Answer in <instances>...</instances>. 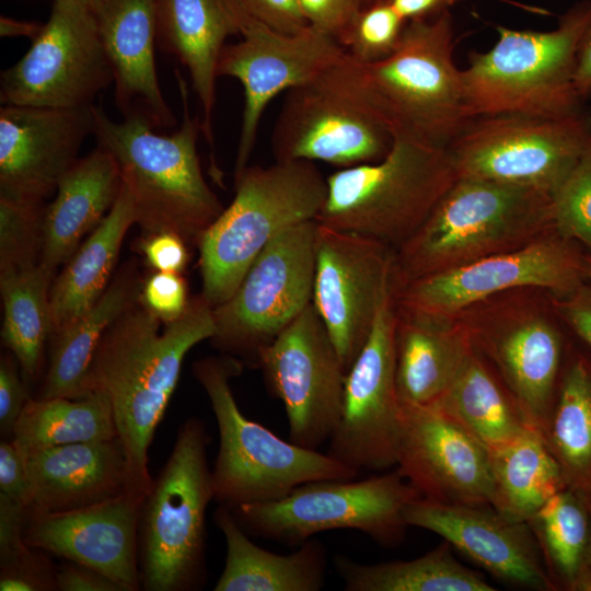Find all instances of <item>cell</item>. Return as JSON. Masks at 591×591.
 <instances>
[{"mask_svg":"<svg viewBox=\"0 0 591 591\" xmlns=\"http://www.w3.org/2000/svg\"><path fill=\"white\" fill-rule=\"evenodd\" d=\"M583 253V246L553 230L517 250L413 280L394 291L395 305L455 317L483 300L512 290L566 296L586 281Z\"/></svg>","mask_w":591,"mask_h":591,"instance_id":"2e32d148","label":"cell"},{"mask_svg":"<svg viewBox=\"0 0 591 591\" xmlns=\"http://www.w3.org/2000/svg\"><path fill=\"white\" fill-rule=\"evenodd\" d=\"M240 36L239 42L224 46L217 67L218 77L236 79L244 91L234 177L248 166L267 105L346 54L334 37L311 25L287 34L263 24L245 10Z\"/></svg>","mask_w":591,"mask_h":591,"instance_id":"ffe728a7","label":"cell"},{"mask_svg":"<svg viewBox=\"0 0 591 591\" xmlns=\"http://www.w3.org/2000/svg\"><path fill=\"white\" fill-rule=\"evenodd\" d=\"M317 227L314 219L281 232L213 308L210 341L221 354L257 367L259 352L312 303Z\"/></svg>","mask_w":591,"mask_h":591,"instance_id":"5bb4252c","label":"cell"},{"mask_svg":"<svg viewBox=\"0 0 591 591\" xmlns=\"http://www.w3.org/2000/svg\"><path fill=\"white\" fill-rule=\"evenodd\" d=\"M141 503L127 494L65 512L30 509L25 543L95 569L127 586L140 587L139 518Z\"/></svg>","mask_w":591,"mask_h":591,"instance_id":"cb8c5ba5","label":"cell"},{"mask_svg":"<svg viewBox=\"0 0 591 591\" xmlns=\"http://www.w3.org/2000/svg\"><path fill=\"white\" fill-rule=\"evenodd\" d=\"M257 367L285 406L289 440L312 450L329 440L347 372L313 303L259 352Z\"/></svg>","mask_w":591,"mask_h":591,"instance_id":"e0dca14e","label":"cell"},{"mask_svg":"<svg viewBox=\"0 0 591 591\" xmlns=\"http://www.w3.org/2000/svg\"><path fill=\"white\" fill-rule=\"evenodd\" d=\"M16 358L8 350L0 359V431L11 439L23 408L32 398Z\"/></svg>","mask_w":591,"mask_h":591,"instance_id":"f6af8a7d","label":"cell"},{"mask_svg":"<svg viewBox=\"0 0 591 591\" xmlns=\"http://www.w3.org/2000/svg\"><path fill=\"white\" fill-rule=\"evenodd\" d=\"M396 325L391 290L345 378L341 414L327 454L359 472L396 465L401 417L395 382Z\"/></svg>","mask_w":591,"mask_h":591,"instance_id":"ac0fdd59","label":"cell"},{"mask_svg":"<svg viewBox=\"0 0 591 591\" xmlns=\"http://www.w3.org/2000/svg\"><path fill=\"white\" fill-rule=\"evenodd\" d=\"M123 181L118 164L96 147L79 158L60 178L54 200L44 213V246L39 264L56 273L106 217Z\"/></svg>","mask_w":591,"mask_h":591,"instance_id":"f1b7e54d","label":"cell"},{"mask_svg":"<svg viewBox=\"0 0 591 591\" xmlns=\"http://www.w3.org/2000/svg\"><path fill=\"white\" fill-rule=\"evenodd\" d=\"M591 115L500 114L472 118L448 147L457 177L536 188L553 197L589 137Z\"/></svg>","mask_w":591,"mask_h":591,"instance_id":"4fadbf2b","label":"cell"},{"mask_svg":"<svg viewBox=\"0 0 591 591\" xmlns=\"http://www.w3.org/2000/svg\"><path fill=\"white\" fill-rule=\"evenodd\" d=\"M243 12L237 0H157V45L187 70L211 147L218 61L227 38L240 35Z\"/></svg>","mask_w":591,"mask_h":591,"instance_id":"4316f807","label":"cell"},{"mask_svg":"<svg viewBox=\"0 0 591 591\" xmlns=\"http://www.w3.org/2000/svg\"><path fill=\"white\" fill-rule=\"evenodd\" d=\"M578 591H591V542L587 564L578 586Z\"/></svg>","mask_w":591,"mask_h":591,"instance_id":"6f0895ef","label":"cell"},{"mask_svg":"<svg viewBox=\"0 0 591 591\" xmlns=\"http://www.w3.org/2000/svg\"><path fill=\"white\" fill-rule=\"evenodd\" d=\"M396 12L406 21L436 18L451 8L457 0H387Z\"/></svg>","mask_w":591,"mask_h":591,"instance_id":"db71d44e","label":"cell"},{"mask_svg":"<svg viewBox=\"0 0 591 591\" xmlns=\"http://www.w3.org/2000/svg\"><path fill=\"white\" fill-rule=\"evenodd\" d=\"M309 25L331 35L339 44L363 8L361 0H298Z\"/></svg>","mask_w":591,"mask_h":591,"instance_id":"bcb514c9","label":"cell"},{"mask_svg":"<svg viewBox=\"0 0 591 591\" xmlns=\"http://www.w3.org/2000/svg\"><path fill=\"white\" fill-rule=\"evenodd\" d=\"M54 276L40 264L0 275L1 343L16 358L27 384L38 378L53 333L49 292Z\"/></svg>","mask_w":591,"mask_h":591,"instance_id":"d590c367","label":"cell"},{"mask_svg":"<svg viewBox=\"0 0 591 591\" xmlns=\"http://www.w3.org/2000/svg\"><path fill=\"white\" fill-rule=\"evenodd\" d=\"M382 1H387V0H361L363 8L371 5L373 3L382 2Z\"/></svg>","mask_w":591,"mask_h":591,"instance_id":"91938a15","label":"cell"},{"mask_svg":"<svg viewBox=\"0 0 591 591\" xmlns=\"http://www.w3.org/2000/svg\"><path fill=\"white\" fill-rule=\"evenodd\" d=\"M451 12L406 23L385 59L357 63L361 93L393 140L448 149L471 120Z\"/></svg>","mask_w":591,"mask_h":591,"instance_id":"277c9868","label":"cell"},{"mask_svg":"<svg viewBox=\"0 0 591 591\" xmlns=\"http://www.w3.org/2000/svg\"><path fill=\"white\" fill-rule=\"evenodd\" d=\"M419 497L395 470L362 480H314L277 500L232 510L248 532L287 545H300L320 532L352 529L383 546H394L407 528L405 508Z\"/></svg>","mask_w":591,"mask_h":591,"instance_id":"8fae6325","label":"cell"},{"mask_svg":"<svg viewBox=\"0 0 591 591\" xmlns=\"http://www.w3.org/2000/svg\"><path fill=\"white\" fill-rule=\"evenodd\" d=\"M30 509L0 494V564L25 551L24 531Z\"/></svg>","mask_w":591,"mask_h":591,"instance_id":"816d5d0a","label":"cell"},{"mask_svg":"<svg viewBox=\"0 0 591 591\" xmlns=\"http://www.w3.org/2000/svg\"><path fill=\"white\" fill-rule=\"evenodd\" d=\"M227 544L225 564L215 591H317L325 578L323 545L308 540L299 549L278 555L255 545L233 510L220 505L215 513Z\"/></svg>","mask_w":591,"mask_h":591,"instance_id":"4dcf8cb0","label":"cell"},{"mask_svg":"<svg viewBox=\"0 0 591 591\" xmlns=\"http://www.w3.org/2000/svg\"><path fill=\"white\" fill-rule=\"evenodd\" d=\"M488 451L493 478L490 506L512 521L528 522L548 499L568 487L535 427Z\"/></svg>","mask_w":591,"mask_h":591,"instance_id":"e575fe53","label":"cell"},{"mask_svg":"<svg viewBox=\"0 0 591 591\" xmlns=\"http://www.w3.org/2000/svg\"><path fill=\"white\" fill-rule=\"evenodd\" d=\"M590 25L591 0H581L551 31L499 26L495 45L485 53H473L462 70L468 117H555L581 109L573 73L580 42Z\"/></svg>","mask_w":591,"mask_h":591,"instance_id":"52a82bcc","label":"cell"},{"mask_svg":"<svg viewBox=\"0 0 591 591\" xmlns=\"http://www.w3.org/2000/svg\"><path fill=\"white\" fill-rule=\"evenodd\" d=\"M139 300L162 323L167 324L183 315L190 298L182 273L155 271L142 281Z\"/></svg>","mask_w":591,"mask_h":591,"instance_id":"ee69618b","label":"cell"},{"mask_svg":"<svg viewBox=\"0 0 591 591\" xmlns=\"http://www.w3.org/2000/svg\"><path fill=\"white\" fill-rule=\"evenodd\" d=\"M393 138L366 102L347 53L286 92L271 134L276 161L324 162L339 169L375 162Z\"/></svg>","mask_w":591,"mask_h":591,"instance_id":"30bf717a","label":"cell"},{"mask_svg":"<svg viewBox=\"0 0 591 591\" xmlns=\"http://www.w3.org/2000/svg\"><path fill=\"white\" fill-rule=\"evenodd\" d=\"M395 382L401 405L432 407L448 392L474 349L457 317L396 306Z\"/></svg>","mask_w":591,"mask_h":591,"instance_id":"83f0119b","label":"cell"},{"mask_svg":"<svg viewBox=\"0 0 591 591\" xmlns=\"http://www.w3.org/2000/svg\"><path fill=\"white\" fill-rule=\"evenodd\" d=\"M334 565L347 591H495L482 575L459 563L444 541L412 559L364 565L336 556Z\"/></svg>","mask_w":591,"mask_h":591,"instance_id":"8d00e7d4","label":"cell"},{"mask_svg":"<svg viewBox=\"0 0 591 591\" xmlns=\"http://www.w3.org/2000/svg\"><path fill=\"white\" fill-rule=\"evenodd\" d=\"M114 84L89 2L54 0L28 50L1 72L2 105L78 108Z\"/></svg>","mask_w":591,"mask_h":591,"instance_id":"9a60e30c","label":"cell"},{"mask_svg":"<svg viewBox=\"0 0 591 591\" xmlns=\"http://www.w3.org/2000/svg\"><path fill=\"white\" fill-rule=\"evenodd\" d=\"M530 290L494 296L455 317L541 431L553 406L569 343L551 299L548 305H542Z\"/></svg>","mask_w":591,"mask_h":591,"instance_id":"7c38bea8","label":"cell"},{"mask_svg":"<svg viewBox=\"0 0 591 591\" xmlns=\"http://www.w3.org/2000/svg\"><path fill=\"white\" fill-rule=\"evenodd\" d=\"M407 526L431 531L497 579L529 590L554 591L528 522L512 521L490 505H456L424 497L404 510Z\"/></svg>","mask_w":591,"mask_h":591,"instance_id":"603a6c76","label":"cell"},{"mask_svg":"<svg viewBox=\"0 0 591 591\" xmlns=\"http://www.w3.org/2000/svg\"><path fill=\"white\" fill-rule=\"evenodd\" d=\"M109 61L115 102L124 117L141 115L154 128L175 125L160 88L157 65V0H91Z\"/></svg>","mask_w":591,"mask_h":591,"instance_id":"d4e9b609","label":"cell"},{"mask_svg":"<svg viewBox=\"0 0 591 591\" xmlns=\"http://www.w3.org/2000/svg\"><path fill=\"white\" fill-rule=\"evenodd\" d=\"M43 24L30 21H20L12 18H0V35L2 37H28L33 39L40 31Z\"/></svg>","mask_w":591,"mask_h":591,"instance_id":"9f6ffc18","label":"cell"},{"mask_svg":"<svg viewBox=\"0 0 591 591\" xmlns=\"http://www.w3.org/2000/svg\"><path fill=\"white\" fill-rule=\"evenodd\" d=\"M118 437L108 397L92 391L81 398H31L11 439L23 452Z\"/></svg>","mask_w":591,"mask_h":591,"instance_id":"74e56055","label":"cell"},{"mask_svg":"<svg viewBox=\"0 0 591 591\" xmlns=\"http://www.w3.org/2000/svg\"><path fill=\"white\" fill-rule=\"evenodd\" d=\"M555 230L546 192L456 177L394 257V291L408 282L522 247Z\"/></svg>","mask_w":591,"mask_h":591,"instance_id":"3957f363","label":"cell"},{"mask_svg":"<svg viewBox=\"0 0 591 591\" xmlns=\"http://www.w3.org/2000/svg\"><path fill=\"white\" fill-rule=\"evenodd\" d=\"M553 199L555 231L591 248V136Z\"/></svg>","mask_w":591,"mask_h":591,"instance_id":"b9f144b4","label":"cell"},{"mask_svg":"<svg viewBox=\"0 0 591 591\" xmlns=\"http://www.w3.org/2000/svg\"><path fill=\"white\" fill-rule=\"evenodd\" d=\"M56 587L59 591H130L106 575L69 560L57 567Z\"/></svg>","mask_w":591,"mask_h":591,"instance_id":"f5cc1de1","label":"cell"},{"mask_svg":"<svg viewBox=\"0 0 591 591\" xmlns=\"http://www.w3.org/2000/svg\"><path fill=\"white\" fill-rule=\"evenodd\" d=\"M244 363L230 355L194 362L193 373L206 392L219 430L212 474L213 500L231 509L277 500L296 487L321 479H352L359 471L329 454L285 441L244 416L230 380Z\"/></svg>","mask_w":591,"mask_h":591,"instance_id":"5b68a950","label":"cell"},{"mask_svg":"<svg viewBox=\"0 0 591 591\" xmlns=\"http://www.w3.org/2000/svg\"><path fill=\"white\" fill-rule=\"evenodd\" d=\"M175 77L184 108L178 130L158 134L141 115L115 121L94 105L93 136L118 164L141 239L170 232L197 245L224 208L202 174L197 151L201 121L190 116L187 85L178 71Z\"/></svg>","mask_w":591,"mask_h":591,"instance_id":"7a4b0ae2","label":"cell"},{"mask_svg":"<svg viewBox=\"0 0 591 591\" xmlns=\"http://www.w3.org/2000/svg\"><path fill=\"white\" fill-rule=\"evenodd\" d=\"M45 207L0 197V275L39 264Z\"/></svg>","mask_w":591,"mask_h":591,"instance_id":"ab89813d","label":"cell"},{"mask_svg":"<svg viewBox=\"0 0 591 591\" xmlns=\"http://www.w3.org/2000/svg\"><path fill=\"white\" fill-rule=\"evenodd\" d=\"M142 279L136 262L125 263L85 313L50 336L49 363L36 398L88 395V371L107 328L137 300Z\"/></svg>","mask_w":591,"mask_h":591,"instance_id":"f546056e","label":"cell"},{"mask_svg":"<svg viewBox=\"0 0 591 591\" xmlns=\"http://www.w3.org/2000/svg\"><path fill=\"white\" fill-rule=\"evenodd\" d=\"M456 177L448 149L393 140L382 159L326 177V198L316 221L395 250L422 224Z\"/></svg>","mask_w":591,"mask_h":591,"instance_id":"9c48e42d","label":"cell"},{"mask_svg":"<svg viewBox=\"0 0 591 591\" xmlns=\"http://www.w3.org/2000/svg\"><path fill=\"white\" fill-rule=\"evenodd\" d=\"M93 106L0 108V197L44 204L93 135Z\"/></svg>","mask_w":591,"mask_h":591,"instance_id":"7402d4cb","label":"cell"},{"mask_svg":"<svg viewBox=\"0 0 591 591\" xmlns=\"http://www.w3.org/2000/svg\"><path fill=\"white\" fill-rule=\"evenodd\" d=\"M0 494L24 507L33 508L25 453L12 439L0 442Z\"/></svg>","mask_w":591,"mask_h":591,"instance_id":"c3c4849f","label":"cell"},{"mask_svg":"<svg viewBox=\"0 0 591 591\" xmlns=\"http://www.w3.org/2000/svg\"><path fill=\"white\" fill-rule=\"evenodd\" d=\"M549 299L565 327L591 350V281H583L566 296Z\"/></svg>","mask_w":591,"mask_h":591,"instance_id":"7dc6e473","label":"cell"},{"mask_svg":"<svg viewBox=\"0 0 591 591\" xmlns=\"http://www.w3.org/2000/svg\"><path fill=\"white\" fill-rule=\"evenodd\" d=\"M24 453L34 510L71 511L127 494L128 465L118 437Z\"/></svg>","mask_w":591,"mask_h":591,"instance_id":"484cf974","label":"cell"},{"mask_svg":"<svg viewBox=\"0 0 591 591\" xmlns=\"http://www.w3.org/2000/svg\"><path fill=\"white\" fill-rule=\"evenodd\" d=\"M583 348L569 343L541 433L567 486L591 501V350Z\"/></svg>","mask_w":591,"mask_h":591,"instance_id":"d6a6232c","label":"cell"},{"mask_svg":"<svg viewBox=\"0 0 591 591\" xmlns=\"http://www.w3.org/2000/svg\"><path fill=\"white\" fill-rule=\"evenodd\" d=\"M583 275L586 280L591 281V248L583 253Z\"/></svg>","mask_w":591,"mask_h":591,"instance_id":"680465c9","label":"cell"},{"mask_svg":"<svg viewBox=\"0 0 591 591\" xmlns=\"http://www.w3.org/2000/svg\"><path fill=\"white\" fill-rule=\"evenodd\" d=\"M396 465L424 498L443 503L490 505L488 449L434 407L401 405Z\"/></svg>","mask_w":591,"mask_h":591,"instance_id":"44dd1931","label":"cell"},{"mask_svg":"<svg viewBox=\"0 0 591 591\" xmlns=\"http://www.w3.org/2000/svg\"><path fill=\"white\" fill-rule=\"evenodd\" d=\"M394 257L395 250L376 239L318 223L312 303L346 372L394 289Z\"/></svg>","mask_w":591,"mask_h":591,"instance_id":"d6986e66","label":"cell"},{"mask_svg":"<svg viewBox=\"0 0 591 591\" xmlns=\"http://www.w3.org/2000/svg\"><path fill=\"white\" fill-rule=\"evenodd\" d=\"M204 422L189 418L140 508L139 573L147 591H187L205 577L206 510L213 500Z\"/></svg>","mask_w":591,"mask_h":591,"instance_id":"ba28073f","label":"cell"},{"mask_svg":"<svg viewBox=\"0 0 591 591\" xmlns=\"http://www.w3.org/2000/svg\"><path fill=\"white\" fill-rule=\"evenodd\" d=\"M188 244L177 234L157 233L141 239L147 264L155 271L182 273L189 263Z\"/></svg>","mask_w":591,"mask_h":591,"instance_id":"f907efd6","label":"cell"},{"mask_svg":"<svg viewBox=\"0 0 591 591\" xmlns=\"http://www.w3.org/2000/svg\"><path fill=\"white\" fill-rule=\"evenodd\" d=\"M234 184L233 200L196 245L200 294L212 308L234 293L255 258L275 237L316 219L327 192L326 178L309 161L248 165L234 177Z\"/></svg>","mask_w":591,"mask_h":591,"instance_id":"8992f818","label":"cell"},{"mask_svg":"<svg viewBox=\"0 0 591 591\" xmlns=\"http://www.w3.org/2000/svg\"><path fill=\"white\" fill-rule=\"evenodd\" d=\"M590 503L566 487L528 521L555 590L578 591L591 542Z\"/></svg>","mask_w":591,"mask_h":591,"instance_id":"f35d334b","label":"cell"},{"mask_svg":"<svg viewBox=\"0 0 591 591\" xmlns=\"http://www.w3.org/2000/svg\"><path fill=\"white\" fill-rule=\"evenodd\" d=\"M47 552L28 546L8 561L0 564L1 591L57 590L55 566Z\"/></svg>","mask_w":591,"mask_h":591,"instance_id":"7bdbcfd3","label":"cell"},{"mask_svg":"<svg viewBox=\"0 0 591 591\" xmlns=\"http://www.w3.org/2000/svg\"><path fill=\"white\" fill-rule=\"evenodd\" d=\"M254 19L273 30L293 34L309 24L298 0H237Z\"/></svg>","mask_w":591,"mask_h":591,"instance_id":"681fc988","label":"cell"},{"mask_svg":"<svg viewBox=\"0 0 591 591\" xmlns=\"http://www.w3.org/2000/svg\"><path fill=\"white\" fill-rule=\"evenodd\" d=\"M135 223L131 197L121 185L109 212L53 280L51 334L74 322L100 299L112 280L124 239Z\"/></svg>","mask_w":591,"mask_h":591,"instance_id":"1f68e13d","label":"cell"},{"mask_svg":"<svg viewBox=\"0 0 591 591\" xmlns=\"http://www.w3.org/2000/svg\"><path fill=\"white\" fill-rule=\"evenodd\" d=\"M140 300L132 303L104 333L92 358L86 391L104 393L123 443L127 495L142 503L153 479L148 451L179 380L189 350L215 334L213 308L201 294L186 311L165 324Z\"/></svg>","mask_w":591,"mask_h":591,"instance_id":"6da1fadb","label":"cell"},{"mask_svg":"<svg viewBox=\"0 0 591 591\" xmlns=\"http://www.w3.org/2000/svg\"><path fill=\"white\" fill-rule=\"evenodd\" d=\"M406 23L389 1L373 3L361 9L340 45L356 62L374 63L397 48Z\"/></svg>","mask_w":591,"mask_h":591,"instance_id":"60d3db41","label":"cell"},{"mask_svg":"<svg viewBox=\"0 0 591 591\" xmlns=\"http://www.w3.org/2000/svg\"><path fill=\"white\" fill-rule=\"evenodd\" d=\"M432 407L460 424L488 450L535 427L475 347L448 392Z\"/></svg>","mask_w":591,"mask_h":591,"instance_id":"836d02e7","label":"cell"},{"mask_svg":"<svg viewBox=\"0 0 591 591\" xmlns=\"http://www.w3.org/2000/svg\"><path fill=\"white\" fill-rule=\"evenodd\" d=\"M79 1H84V2H89V3L91 2V0H79Z\"/></svg>","mask_w":591,"mask_h":591,"instance_id":"94428289","label":"cell"},{"mask_svg":"<svg viewBox=\"0 0 591 591\" xmlns=\"http://www.w3.org/2000/svg\"><path fill=\"white\" fill-rule=\"evenodd\" d=\"M573 85L581 102L591 100V25L583 35L578 48Z\"/></svg>","mask_w":591,"mask_h":591,"instance_id":"11a10c76","label":"cell"}]
</instances>
